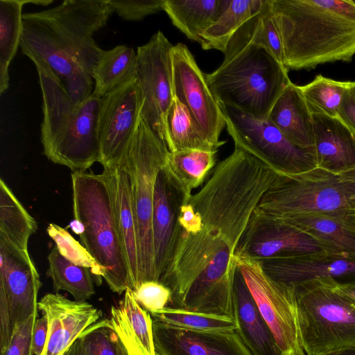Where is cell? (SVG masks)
I'll list each match as a JSON object with an SVG mask.
<instances>
[{"mask_svg":"<svg viewBox=\"0 0 355 355\" xmlns=\"http://www.w3.org/2000/svg\"><path fill=\"white\" fill-rule=\"evenodd\" d=\"M277 173L235 146L200 190L181 207L177 240L159 282L172 292L169 306L194 300L222 304L234 292L235 253L250 218Z\"/></svg>","mask_w":355,"mask_h":355,"instance_id":"obj_1","label":"cell"},{"mask_svg":"<svg viewBox=\"0 0 355 355\" xmlns=\"http://www.w3.org/2000/svg\"><path fill=\"white\" fill-rule=\"evenodd\" d=\"M270 6L288 71L352 61L355 55L352 0H270Z\"/></svg>","mask_w":355,"mask_h":355,"instance_id":"obj_2","label":"cell"},{"mask_svg":"<svg viewBox=\"0 0 355 355\" xmlns=\"http://www.w3.org/2000/svg\"><path fill=\"white\" fill-rule=\"evenodd\" d=\"M22 53L33 62L38 73L44 155L73 172L85 171L100 160L97 123L101 98L92 94L83 103H73L44 60L30 51Z\"/></svg>","mask_w":355,"mask_h":355,"instance_id":"obj_3","label":"cell"},{"mask_svg":"<svg viewBox=\"0 0 355 355\" xmlns=\"http://www.w3.org/2000/svg\"><path fill=\"white\" fill-rule=\"evenodd\" d=\"M222 64L206 74L218 103L258 119L270 109L291 81L288 69L265 46L248 42L226 50Z\"/></svg>","mask_w":355,"mask_h":355,"instance_id":"obj_4","label":"cell"},{"mask_svg":"<svg viewBox=\"0 0 355 355\" xmlns=\"http://www.w3.org/2000/svg\"><path fill=\"white\" fill-rule=\"evenodd\" d=\"M73 219L84 226L80 243L103 268V278L119 295L134 289L116 227L107 183L101 173H71Z\"/></svg>","mask_w":355,"mask_h":355,"instance_id":"obj_5","label":"cell"},{"mask_svg":"<svg viewBox=\"0 0 355 355\" xmlns=\"http://www.w3.org/2000/svg\"><path fill=\"white\" fill-rule=\"evenodd\" d=\"M334 283L324 277L292 285L306 355L355 347V302L337 291Z\"/></svg>","mask_w":355,"mask_h":355,"instance_id":"obj_6","label":"cell"},{"mask_svg":"<svg viewBox=\"0 0 355 355\" xmlns=\"http://www.w3.org/2000/svg\"><path fill=\"white\" fill-rule=\"evenodd\" d=\"M169 152L166 144L140 116L121 158L130 180L139 260V284L157 281L152 232L153 200L157 177L166 165Z\"/></svg>","mask_w":355,"mask_h":355,"instance_id":"obj_7","label":"cell"},{"mask_svg":"<svg viewBox=\"0 0 355 355\" xmlns=\"http://www.w3.org/2000/svg\"><path fill=\"white\" fill-rule=\"evenodd\" d=\"M355 208V182L315 168L277 173L257 209L278 220L306 214Z\"/></svg>","mask_w":355,"mask_h":355,"instance_id":"obj_8","label":"cell"},{"mask_svg":"<svg viewBox=\"0 0 355 355\" xmlns=\"http://www.w3.org/2000/svg\"><path fill=\"white\" fill-rule=\"evenodd\" d=\"M234 146L253 155L277 173L298 174L317 168L314 148L291 142L267 119H258L219 103Z\"/></svg>","mask_w":355,"mask_h":355,"instance_id":"obj_9","label":"cell"},{"mask_svg":"<svg viewBox=\"0 0 355 355\" xmlns=\"http://www.w3.org/2000/svg\"><path fill=\"white\" fill-rule=\"evenodd\" d=\"M112 13L107 0H65L50 9L25 14L44 24L92 77L103 51L92 35L106 25Z\"/></svg>","mask_w":355,"mask_h":355,"instance_id":"obj_10","label":"cell"},{"mask_svg":"<svg viewBox=\"0 0 355 355\" xmlns=\"http://www.w3.org/2000/svg\"><path fill=\"white\" fill-rule=\"evenodd\" d=\"M42 282L28 251L0 235V349L8 345L16 326L38 315Z\"/></svg>","mask_w":355,"mask_h":355,"instance_id":"obj_11","label":"cell"},{"mask_svg":"<svg viewBox=\"0 0 355 355\" xmlns=\"http://www.w3.org/2000/svg\"><path fill=\"white\" fill-rule=\"evenodd\" d=\"M234 259L284 355H306L300 336L293 286L273 280L258 260L238 255Z\"/></svg>","mask_w":355,"mask_h":355,"instance_id":"obj_12","label":"cell"},{"mask_svg":"<svg viewBox=\"0 0 355 355\" xmlns=\"http://www.w3.org/2000/svg\"><path fill=\"white\" fill-rule=\"evenodd\" d=\"M173 45L161 31L137 51L136 77L141 108L140 116L165 143V119L173 99L171 49Z\"/></svg>","mask_w":355,"mask_h":355,"instance_id":"obj_13","label":"cell"},{"mask_svg":"<svg viewBox=\"0 0 355 355\" xmlns=\"http://www.w3.org/2000/svg\"><path fill=\"white\" fill-rule=\"evenodd\" d=\"M171 54L173 96L188 108L208 139L222 146L226 143L219 140L225 126V117L208 85L206 74L184 44L173 45Z\"/></svg>","mask_w":355,"mask_h":355,"instance_id":"obj_14","label":"cell"},{"mask_svg":"<svg viewBox=\"0 0 355 355\" xmlns=\"http://www.w3.org/2000/svg\"><path fill=\"white\" fill-rule=\"evenodd\" d=\"M141 108L138 80L131 77L100 99L97 131L99 163L118 162L136 128Z\"/></svg>","mask_w":355,"mask_h":355,"instance_id":"obj_15","label":"cell"},{"mask_svg":"<svg viewBox=\"0 0 355 355\" xmlns=\"http://www.w3.org/2000/svg\"><path fill=\"white\" fill-rule=\"evenodd\" d=\"M322 252H325L323 246L313 237L257 207L235 255L262 260Z\"/></svg>","mask_w":355,"mask_h":355,"instance_id":"obj_16","label":"cell"},{"mask_svg":"<svg viewBox=\"0 0 355 355\" xmlns=\"http://www.w3.org/2000/svg\"><path fill=\"white\" fill-rule=\"evenodd\" d=\"M22 20L21 52H32L44 60L73 103L87 100L94 88L92 77L66 51L44 24L26 14H23Z\"/></svg>","mask_w":355,"mask_h":355,"instance_id":"obj_17","label":"cell"},{"mask_svg":"<svg viewBox=\"0 0 355 355\" xmlns=\"http://www.w3.org/2000/svg\"><path fill=\"white\" fill-rule=\"evenodd\" d=\"M191 196L187 193L166 162L157 177L152 217L154 267L158 282L171 263L180 208Z\"/></svg>","mask_w":355,"mask_h":355,"instance_id":"obj_18","label":"cell"},{"mask_svg":"<svg viewBox=\"0 0 355 355\" xmlns=\"http://www.w3.org/2000/svg\"><path fill=\"white\" fill-rule=\"evenodd\" d=\"M38 309L46 316L49 324L41 355H66L83 332L102 315L88 302L71 300L58 293L43 296L38 302Z\"/></svg>","mask_w":355,"mask_h":355,"instance_id":"obj_19","label":"cell"},{"mask_svg":"<svg viewBox=\"0 0 355 355\" xmlns=\"http://www.w3.org/2000/svg\"><path fill=\"white\" fill-rule=\"evenodd\" d=\"M157 355H252L234 331H199L153 320Z\"/></svg>","mask_w":355,"mask_h":355,"instance_id":"obj_20","label":"cell"},{"mask_svg":"<svg viewBox=\"0 0 355 355\" xmlns=\"http://www.w3.org/2000/svg\"><path fill=\"white\" fill-rule=\"evenodd\" d=\"M258 261L270 278L288 285L324 277L340 283L355 281V259L325 252Z\"/></svg>","mask_w":355,"mask_h":355,"instance_id":"obj_21","label":"cell"},{"mask_svg":"<svg viewBox=\"0 0 355 355\" xmlns=\"http://www.w3.org/2000/svg\"><path fill=\"white\" fill-rule=\"evenodd\" d=\"M102 174L110 190L114 219L135 290L139 284V260L129 173L120 159L103 167Z\"/></svg>","mask_w":355,"mask_h":355,"instance_id":"obj_22","label":"cell"},{"mask_svg":"<svg viewBox=\"0 0 355 355\" xmlns=\"http://www.w3.org/2000/svg\"><path fill=\"white\" fill-rule=\"evenodd\" d=\"M282 221L313 237L326 253L355 259V208L302 214Z\"/></svg>","mask_w":355,"mask_h":355,"instance_id":"obj_23","label":"cell"},{"mask_svg":"<svg viewBox=\"0 0 355 355\" xmlns=\"http://www.w3.org/2000/svg\"><path fill=\"white\" fill-rule=\"evenodd\" d=\"M317 168L336 175L355 170V132L338 117L312 114Z\"/></svg>","mask_w":355,"mask_h":355,"instance_id":"obj_24","label":"cell"},{"mask_svg":"<svg viewBox=\"0 0 355 355\" xmlns=\"http://www.w3.org/2000/svg\"><path fill=\"white\" fill-rule=\"evenodd\" d=\"M236 332L252 355H284L237 268L234 282Z\"/></svg>","mask_w":355,"mask_h":355,"instance_id":"obj_25","label":"cell"},{"mask_svg":"<svg viewBox=\"0 0 355 355\" xmlns=\"http://www.w3.org/2000/svg\"><path fill=\"white\" fill-rule=\"evenodd\" d=\"M110 321L128 355H157L153 318L128 288L116 306H111Z\"/></svg>","mask_w":355,"mask_h":355,"instance_id":"obj_26","label":"cell"},{"mask_svg":"<svg viewBox=\"0 0 355 355\" xmlns=\"http://www.w3.org/2000/svg\"><path fill=\"white\" fill-rule=\"evenodd\" d=\"M267 119L295 145L304 148L315 147L312 113L300 86L291 81L275 101Z\"/></svg>","mask_w":355,"mask_h":355,"instance_id":"obj_27","label":"cell"},{"mask_svg":"<svg viewBox=\"0 0 355 355\" xmlns=\"http://www.w3.org/2000/svg\"><path fill=\"white\" fill-rule=\"evenodd\" d=\"M231 0H163V10L189 40L204 44L202 33L228 7Z\"/></svg>","mask_w":355,"mask_h":355,"instance_id":"obj_28","label":"cell"},{"mask_svg":"<svg viewBox=\"0 0 355 355\" xmlns=\"http://www.w3.org/2000/svg\"><path fill=\"white\" fill-rule=\"evenodd\" d=\"M165 141L170 152L187 149L218 150L220 147L208 139L188 108L175 97L166 115Z\"/></svg>","mask_w":355,"mask_h":355,"instance_id":"obj_29","label":"cell"},{"mask_svg":"<svg viewBox=\"0 0 355 355\" xmlns=\"http://www.w3.org/2000/svg\"><path fill=\"white\" fill-rule=\"evenodd\" d=\"M137 53L125 45L103 51L94 69L93 94L101 98L131 77L136 76Z\"/></svg>","mask_w":355,"mask_h":355,"instance_id":"obj_30","label":"cell"},{"mask_svg":"<svg viewBox=\"0 0 355 355\" xmlns=\"http://www.w3.org/2000/svg\"><path fill=\"white\" fill-rule=\"evenodd\" d=\"M37 229L28 214L6 182L0 180V235L21 250H28V240Z\"/></svg>","mask_w":355,"mask_h":355,"instance_id":"obj_31","label":"cell"},{"mask_svg":"<svg viewBox=\"0 0 355 355\" xmlns=\"http://www.w3.org/2000/svg\"><path fill=\"white\" fill-rule=\"evenodd\" d=\"M265 0H233L228 7L202 34L205 50L216 49L225 53L228 42L236 31L261 9Z\"/></svg>","mask_w":355,"mask_h":355,"instance_id":"obj_32","label":"cell"},{"mask_svg":"<svg viewBox=\"0 0 355 355\" xmlns=\"http://www.w3.org/2000/svg\"><path fill=\"white\" fill-rule=\"evenodd\" d=\"M46 275L53 282L55 292L65 291L76 301H86L95 294L90 269L77 266L65 259L55 246L47 257Z\"/></svg>","mask_w":355,"mask_h":355,"instance_id":"obj_33","label":"cell"},{"mask_svg":"<svg viewBox=\"0 0 355 355\" xmlns=\"http://www.w3.org/2000/svg\"><path fill=\"white\" fill-rule=\"evenodd\" d=\"M217 153L196 149L169 152L167 165L189 196L211 175L217 165Z\"/></svg>","mask_w":355,"mask_h":355,"instance_id":"obj_34","label":"cell"},{"mask_svg":"<svg viewBox=\"0 0 355 355\" xmlns=\"http://www.w3.org/2000/svg\"><path fill=\"white\" fill-rule=\"evenodd\" d=\"M26 0L0 1V94L9 85L8 67L20 44Z\"/></svg>","mask_w":355,"mask_h":355,"instance_id":"obj_35","label":"cell"},{"mask_svg":"<svg viewBox=\"0 0 355 355\" xmlns=\"http://www.w3.org/2000/svg\"><path fill=\"white\" fill-rule=\"evenodd\" d=\"M153 320L166 325L199 331H234L238 325L234 318L182 308L166 306L150 313Z\"/></svg>","mask_w":355,"mask_h":355,"instance_id":"obj_36","label":"cell"},{"mask_svg":"<svg viewBox=\"0 0 355 355\" xmlns=\"http://www.w3.org/2000/svg\"><path fill=\"white\" fill-rule=\"evenodd\" d=\"M351 85V81H338L319 74L300 88L312 114L338 117L343 97Z\"/></svg>","mask_w":355,"mask_h":355,"instance_id":"obj_37","label":"cell"},{"mask_svg":"<svg viewBox=\"0 0 355 355\" xmlns=\"http://www.w3.org/2000/svg\"><path fill=\"white\" fill-rule=\"evenodd\" d=\"M46 232L54 241L60 253L71 263L90 269L96 277L98 284H101L104 275L103 268L100 266L87 250L76 241L64 228L55 223H50Z\"/></svg>","mask_w":355,"mask_h":355,"instance_id":"obj_38","label":"cell"},{"mask_svg":"<svg viewBox=\"0 0 355 355\" xmlns=\"http://www.w3.org/2000/svg\"><path fill=\"white\" fill-rule=\"evenodd\" d=\"M80 338L85 355H128L108 318L89 326Z\"/></svg>","mask_w":355,"mask_h":355,"instance_id":"obj_39","label":"cell"},{"mask_svg":"<svg viewBox=\"0 0 355 355\" xmlns=\"http://www.w3.org/2000/svg\"><path fill=\"white\" fill-rule=\"evenodd\" d=\"M140 306L150 313L169 306L172 292L168 287L158 281H146L133 290Z\"/></svg>","mask_w":355,"mask_h":355,"instance_id":"obj_40","label":"cell"},{"mask_svg":"<svg viewBox=\"0 0 355 355\" xmlns=\"http://www.w3.org/2000/svg\"><path fill=\"white\" fill-rule=\"evenodd\" d=\"M113 12L127 21H140L163 10V0H107Z\"/></svg>","mask_w":355,"mask_h":355,"instance_id":"obj_41","label":"cell"},{"mask_svg":"<svg viewBox=\"0 0 355 355\" xmlns=\"http://www.w3.org/2000/svg\"><path fill=\"white\" fill-rule=\"evenodd\" d=\"M38 315H33L16 326L7 347L1 355H33V334Z\"/></svg>","mask_w":355,"mask_h":355,"instance_id":"obj_42","label":"cell"},{"mask_svg":"<svg viewBox=\"0 0 355 355\" xmlns=\"http://www.w3.org/2000/svg\"><path fill=\"white\" fill-rule=\"evenodd\" d=\"M338 118L355 132V95L351 87L344 94L338 110Z\"/></svg>","mask_w":355,"mask_h":355,"instance_id":"obj_43","label":"cell"},{"mask_svg":"<svg viewBox=\"0 0 355 355\" xmlns=\"http://www.w3.org/2000/svg\"><path fill=\"white\" fill-rule=\"evenodd\" d=\"M49 331L48 319L42 315L37 319L33 334V352L34 355H41L45 347Z\"/></svg>","mask_w":355,"mask_h":355,"instance_id":"obj_44","label":"cell"},{"mask_svg":"<svg viewBox=\"0 0 355 355\" xmlns=\"http://www.w3.org/2000/svg\"><path fill=\"white\" fill-rule=\"evenodd\" d=\"M334 286L337 291L355 302V281L340 283L335 280Z\"/></svg>","mask_w":355,"mask_h":355,"instance_id":"obj_45","label":"cell"},{"mask_svg":"<svg viewBox=\"0 0 355 355\" xmlns=\"http://www.w3.org/2000/svg\"><path fill=\"white\" fill-rule=\"evenodd\" d=\"M66 355H85L82 340L80 337L71 347Z\"/></svg>","mask_w":355,"mask_h":355,"instance_id":"obj_46","label":"cell"},{"mask_svg":"<svg viewBox=\"0 0 355 355\" xmlns=\"http://www.w3.org/2000/svg\"><path fill=\"white\" fill-rule=\"evenodd\" d=\"M69 226L75 234L79 236L83 233L85 230L83 225L76 219L71 220Z\"/></svg>","mask_w":355,"mask_h":355,"instance_id":"obj_47","label":"cell"},{"mask_svg":"<svg viewBox=\"0 0 355 355\" xmlns=\"http://www.w3.org/2000/svg\"><path fill=\"white\" fill-rule=\"evenodd\" d=\"M323 355H355V347L343 348L328 352Z\"/></svg>","mask_w":355,"mask_h":355,"instance_id":"obj_48","label":"cell"},{"mask_svg":"<svg viewBox=\"0 0 355 355\" xmlns=\"http://www.w3.org/2000/svg\"><path fill=\"white\" fill-rule=\"evenodd\" d=\"M53 0H26V3H34L37 6H46L53 3Z\"/></svg>","mask_w":355,"mask_h":355,"instance_id":"obj_49","label":"cell"},{"mask_svg":"<svg viewBox=\"0 0 355 355\" xmlns=\"http://www.w3.org/2000/svg\"><path fill=\"white\" fill-rule=\"evenodd\" d=\"M340 177L345 180L355 182V170L345 173L340 175Z\"/></svg>","mask_w":355,"mask_h":355,"instance_id":"obj_50","label":"cell"},{"mask_svg":"<svg viewBox=\"0 0 355 355\" xmlns=\"http://www.w3.org/2000/svg\"><path fill=\"white\" fill-rule=\"evenodd\" d=\"M351 90L352 91L353 94L355 95V82L352 83Z\"/></svg>","mask_w":355,"mask_h":355,"instance_id":"obj_51","label":"cell"},{"mask_svg":"<svg viewBox=\"0 0 355 355\" xmlns=\"http://www.w3.org/2000/svg\"><path fill=\"white\" fill-rule=\"evenodd\" d=\"M354 4L355 5V0H352Z\"/></svg>","mask_w":355,"mask_h":355,"instance_id":"obj_52","label":"cell"}]
</instances>
